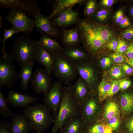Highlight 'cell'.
Segmentation results:
<instances>
[{
    "mask_svg": "<svg viewBox=\"0 0 133 133\" xmlns=\"http://www.w3.org/2000/svg\"><path fill=\"white\" fill-rule=\"evenodd\" d=\"M75 25L79 30L82 47L91 58L96 57L102 48L107 46L116 34L111 28L90 19H81Z\"/></svg>",
    "mask_w": 133,
    "mask_h": 133,
    "instance_id": "6da1fadb",
    "label": "cell"
},
{
    "mask_svg": "<svg viewBox=\"0 0 133 133\" xmlns=\"http://www.w3.org/2000/svg\"><path fill=\"white\" fill-rule=\"evenodd\" d=\"M73 86V85L69 83L63 87L62 101L52 129L53 133L57 132L70 120L80 117V105L74 96Z\"/></svg>",
    "mask_w": 133,
    "mask_h": 133,
    "instance_id": "7a4b0ae2",
    "label": "cell"
},
{
    "mask_svg": "<svg viewBox=\"0 0 133 133\" xmlns=\"http://www.w3.org/2000/svg\"><path fill=\"white\" fill-rule=\"evenodd\" d=\"M39 44L38 41L31 39L27 35L22 36L15 40L10 54L22 68L34 62Z\"/></svg>",
    "mask_w": 133,
    "mask_h": 133,
    "instance_id": "3957f363",
    "label": "cell"
},
{
    "mask_svg": "<svg viewBox=\"0 0 133 133\" xmlns=\"http://www.w3.org/2000/svg\"><path fill=\"white\" fill-rule=\"evenodd\" d=\"M22 111L30 120L33 130L37 133H42L54 123V118L44 104L28 105Z\"/></svg>",
    "mask_w": 133,
    "mask_h": 133,
    "instance_id": "277c9868",
    "label": "cell"
},
{
    "mask_svg": "<svg viewBox=\"0 0 133 133\" xmlns=\"http://www.w3.org/2000/svg\"><path fill=\"white\" fill-rule=\"evenodd\" d=\"M51 72L66 85L75 80L78 75L75 64L60 52L52 55Z\"/></svg>",
    "mask_w": 133,
    "mask_h": 133,
    "instance_id": "5b68a950",
    "label": "cell"
},
{
    "mask_svg": "<svg viewBox=\"0 0 133 133\" xmlns=\"http://www.w3.org/2000/svg\"><path fill=\"white\" fill-rule=\"evenodd\" d=\"M103 104L96 91H91L80 105V117L86 125L94 123L100 118Z\"/></svg>",
    "mask_w": 133,
    "mask_h": 133,
    "instance_id": "8992f818",
    "label": "cell"
},
{
    "mask_svg": "<svg viewBox=\"0 0 133 133\" xmlns=\"http://www.w3.org/2000/svg\"><path fill=\"white\" fill-rule=\"evenodd\" d=\"M14 59L10 53H8L0 58V88L4 86L11 88L19 78Z\"/></svg>",
    "mask_w": 133,
    "mask_h": 133,
    "instance_id": "52a82bcc",
    "label": "cell"
},
{
    "mask_svg": "<svg viewBox=\"0 0 133 133\" xmlns=\"http://www.w3.org/2000/svg\"><path fill=\"white\" fill-rule=\"evenodd\" d=\"M62 82L54 81L51 87L44 95V104L51 111L55 118L57 115L61 103L63 93Z\"/></svg>",
    "mask_w": 133,
    "mask_h": 133,
    "instance_id": "ba28073f",
    "label": "cell"
},
{
    "mask_svg": "<svg viewBox=\"0 0 133 133\" xmlns=\"http://www.w3.org/2000/svg\"><path fill=\"white\" fill-rule=\"evenodd\" d=\"M6 19L12 23L13 27L27 36L33 32L35 28L34 19L30 18L23 11L11 9L6 16Z\"/></svg>",
    "mask_w": 133,
    "mask_h": 133,
    "instance_id": "9c48e42d",
    "label": "cell"
},
{
    "mask_svg": "<svg viewBox=\"0 0 133 133\" xmlns=\"http://www.w3.org/2000/svg\"><path fill=\"white\" fill-rule=\"evenodd\" d=\"M50 74L45 68H38L35 69L30 81L36 94L45 95L50 89L52 84Z\"/></svg>",
    "mask_w": 133,
    "mask_h": 133,
    "instance_id": "30bf717a",
    "label": "cell"
},
{
    "mask_svg": "<svg viewBox=\"0 0 133 133\" xmlns=\"http://www.w3.org/2000/svg\"><path fill=\"white\" fill-rule=\"evenodd\" d=\"M75 64L78 74L85 81L91 91H95L98 81V74L96 65L90 61Z\"/></svg>",
    "mask_w": 133,
    "mask_h": 133,
    "instance_id": "8fae6325",
    "label": "cell"
},
{
    "mask_svg": "<svg viewBox=\"0 0 133 133\" xmlns=\"http://www.w3.org/2000/svg\"><path fill=\"white\" fill-rule=\"evenodd\" d=\"M0 6L4 9L23 11L33 16L41 13V9L36 0H0Z\"/></svg>",
    "mask_w": 133,
    "mask_h": 133,
    "instance_id": "7c38bea8",
    "label": "cell"
},
{
    "mask_svg": "<svg viewBox=\"0 0 133 133\" xmlns=\"http://www.w3.org/2000/svg\"><path fill=\"white\" fill-rule=\"evenodd\" d=\"M34 26L37 31L42 35H45L56 39H61L62 30L58 29L52 25L48 17L40 13L33 16Z\"/></svg>",
    "mask_w": 133,
    "mask_h": 133,
    "instance_id": "4fadbf2b",
    "label": "cell"
},
{
    "mask_svg": "<svg viewBox=\"0 0 133 133\" xmlns=\"http://www.w3.org/2000/svg\"><path fill=\"white\" fill-rule=\"evenodd\" d=\"M80 19L79 12L70 8L56 15L51 21V23L55 27L63 30L66 27L75 25Z\"/></svg>",
    "mask_w": 133,
    "mask_h": 133,
    "instance_id": "5bb4252c",
    "label": "cell"
},
{
    "mask_svg": "<svg viewBox=\"0 0 133 133\" xmlns=\"http://www.w3.org/2000/svg\"><path fill=\"white\" fill-rule=\"evenodd\" d=\"M7 99L9 103L13 106L22 108L26 107L30 104L37 101L39 98L11 89L8 95Z\"/></svg>",
    "mask_w": 133,
    "mask_h": 133,
    "instance_id": "9a60e30c",
    "label": "cell"
},
{
    "mask_svg": "<svg viewBox=\"0 0 133 133\" xmlns=\"http://www.w3.org/2000/svg\"><path fill=\"white\" fill-rule=\"evenodd\" d=\"M10 124L11 133H29L33 130L29 118L23 113L15 115Z\"/></svg>",
    "mask_w": 133,
    "mask_h": 133,
    "instance_id": "2e32d148",
    "label": "cell"
},
{
    "mask_svg": "<svg viewBox=\"0 0 133 133\" xmlns=\"http://www.w3.org/2000/svg\"><path fill=\"white\" fill-rule=\"evenodd\" d=\"M103 105L99 119L98 121L106 123L115 116L121 113L118 100L107 99Z\"/></svg>",
    "mask_w": 133,
    "mask_h": 133,
    "instance_id": "e0dca14e",
    "label": "cell"
},
{
    "mask_svg": "<svg viewBox=\"0 0 133 133\" xmlns=\"http://www.w3.org/2000/svg\"><path fill=\"white\" fill-rule=\"evenodd\" d=\"M60 52L75 63L89 61L91 58L80 45L71 47H64Z\"/></svg>",
    "mask_w": 133,
    "mask_h": 133,
    "instance_id": "ac0fdd59",
    "label": "cell"
},
{
    "mask_svg": "<svg viewBox=\"0 0 133 133\" xmlns=\"http://www.w3.org/2000/svg\"><path fill=\"white\" fill-rule=\"evenodd\" d=\"M87 0H55L52 2L51 13L48 17L50 20L62 12L72 8L76 4L80 6L84 4Z\"/></svg>",
    "mask_w": 133,
    "mask_h": 133,
    "instance_id": "d6986e66",
    "label": "cell"
},
{
    "mask_svg": "<svg viewBox=\"0 0 133 133\" xmlns=\"http://www.w3.org/2000/svg\"><path fill=\"white\" fill-rule=\"evenodd\" d=\"M61 42L65 47H71L80 45L81 43L79 30L77 27L62 30Z\"/></svg>",
    "mask_w": 133,
    "mask_h": 133,
    "instance_id": "ffe728a7",
    "label": "cell"
},
{
    "mask_svg": "<svg viewBox=\"0 0 133 133\" xmlns=\"http://www.w3.org/2000/svg\"><path fill=\"white\" fill-rule=\"evenodd\" d=\"M118 100L122 117L133 113V91H128L123 93Z\"/></svg>",
    "mask_w": 133,
    "mask_h": 133,
    "instance_id": "44dd1931",
    "label": "cell"
},
{
    "mask_svg": "<svg viewBox=\"0 0 133 133\" xmlns=\"http://www.w3.org/2000/svg\"><path fill=\"white\" fill-rule=\"evenodd\" d=\"M91 91L86 82L79 76L73 85V92L75 99L80 105L87 97Z\"/></svg>",
    "mask_w": 133,
    "mask_h": 133,
    "instance_id": "7402d4cb",
    "label": "cell"
},
{
    "mask_svg": "<svg viewBox=\"0 0 133 133\" xmlns=\"http://www.w3.org/2000/svg\"><path fill=\"white\" fill-rule=\"evenodd\" d=\"M86 125L80 117L73 119L65 124L61 133H85Z\"/></svg>",
    "mask_w": 133,
    "mask_h": 133,
    "instance_id": "603a6c76",
    "label": "cell"
},
{
    "mask_svg": "<svg viewBox=\"0 0 133 133\" xmlns=\"http://www.w3.org/2000/svg\"><path fill=\"white\" fill-rule=\"evenodd\" d=\"M38 41L42 48L51 55L61 52L63 48L56 40L46 35H42Z\"/></svg>",
    "mask_w": 133,
    "mask_h": 133,
    "instance_id": "cb8c5ba5",
    "label": "cell"
},
{
    "mask_svg": "<svg viewBox=\"0 0 133 133\" xmlns=\"http://www.w3.org/2000/svg\"><path fill=\"white\" fill-rule=\"evenodd\" d=\"M35 60L38 63L43 65L49 73H51L53 63L52 55L44 50L39 44Z\"/></svg>",
    "mask_w": 133,
    "mask_h": 133,
    "instance_id": "d4e9b609",
    "label": "cell"
},
{
    "mask_svg": "<svg viewBox=\"0 0 133 133\" xmlns=\"http://www.w3.org/2000/svg\"><path fill=\"white\" fill-rule=\"evenodd\" d=\"M34 65V62L30 63L21 68L19 72V78L21 81L20 87L21 90L26 91L28 89V85L32 76Z\"/></svg>",
    "mask_w": 133,
    "mask_h": 133,
    "instance_id": "484cf974",
    "label": "cell"
},
{
    "mask_svg": "<svg viewBox=\"0 0 133 133\" xmlns=\"http://www.w3.org/2000/svg\"><path fill=\"white\" fill-rule=\"evenodd\" d=\"M112 130L107 125L98 121L86 125L85 133H112Z\"/></svg>",
    "mask_w": 133,
    "mask_h": 133,
    "instance_id": "4316f807",
    "label": "cell"
},
{
    "mask_svg": "<svg viewBox=\"0 0 133 133\" xmlns=\"http://www.w3.org/2000/svg\"><path fill=\"white\" fill-rule=\"evenodd\" d=\"M111 13L107 9H98L91 18V19L95 22L103 25L109 18Z\"/></svg>",
    "mask_w": 133,
    "mask_h": 133,
    "instance_id": "83f0119b",
    "label": "cell"
},
{
    "mask_svg": "<svg viewBox=\"0 0 133 133\" xmlns=\"http://www.w3.org/2000/svg\"><path fill=\"white\" fill-rule=\"evenodd\" d=\"M111 86V83L104 79H103L98 84L95 91L101 102H103L106 100V95L110 90Z\"/></svg>",
    "mask_w": 133,
    "mask_h": 133,
    "instance_id": "f1b7e54d",
    "label": "cell"
},
{
    "mask_svg": "<svg viewBox=\"0 0 133 133\" xmlns=\"http://www.w3.org/2000/svg\"><path fill=\"white\" fill-rule=\"evenodd\" d=\"M83 8L84 18L91 19L98 9V4L96 0H87Z\"/></svg>",
    "mask_w": 133,
    "mask_h": 133,
    "instance_id": "f546056e",
    "label": "cell"
},
{
    "mask_svg": "<svg viewBox=\"0 0 133 133\" xmlns=\"http://www.w3.org/2000/svg\"><path fill=\"white\" fill-rule=\"evenodd\" d=\"M1 88H0V113L4 117H12L15 114L8 109L7 106V98L1 92Z\"/></svg>",
    "mask_w": 133,
    "mask_h": 133,
    "instance_id": "4dcf8cb0",
    "label": "cell"
},
{
    "mask_svg": "<svg viewBox=\"0 0 133 133\" xmlns=\"http://www.w3.org/2000/svg\"><path fill=\"white\" fill-rule=\"evenodd\" d=\"M4 34L3 39H1L0 41L2 43V48L1 50L2 55H6L7 54L5 50V43L6 40L9 38H12V36L15 34L21 32L19 29L13 27L10 29H3Z\"/></svg>",
    "mask_w": 133,
    "mask_h": 133,
    "instance_id": "1f68e13d",
    "label": "cell"
},
{
    "mask_svg": "<svg viewBox=\"0 0 133 133\" xmlns=\"http://www.w3.org/2000/svg\"><path fill=\"white\" fill-rule=\"evenodd\" d=\"M122 124L126 133H133V113L122 117Z\"/></svg>",
    "mask_w": 133,
    "mask_h": 133,
    "instance_id": "d6a6232c",
    "label": "cell"
},
{
    "mask_svg": "<svg viewBox=\"0 0 133 133\" xmlns=\"http://www.w3.org/2000/svg\"><path fill=\"white\" fill-rule=\"evenodd\" d=\"M122 117L121 113L113 117L105 123L112 130H116L121 125Z\"/></svg>",
    "mask_w": 133,
    "mask_h": 133,
    "instance_id": "836d02e7",
    "label": "cell"
},
{
    "mask_svg": "<svg viewBox=\"0 0 133 133\" xmlns=\"http://www.w3.org/2000/svg\"><path fill=\"white\" fill-rule=\"evenodd\" d=\"M119 83L118 81L114 80L111 83V88L106 96V100L116 93L120 90Z\"/></svg>",
    "mask_w": 133,
    "mask_h": 133,
    "instance_id": "e575fe53",
    "label": "cell"
},
{
    "mask_svg": "<svg viewBox=\"0 0 133 133\" xmlns=\"http://www.w3.org/2000/svg\"><path fill=\"white\" fill-rule=\"evenodd\" d=\"M109 73L111 76L115 79L120 78L122 75V72L120 67L116 66L111 68L109 70Z\"/></svg>",
    "mask_w": 133,
    "mask_h": 133,
    "instance_id": "d590c367",
    "label": "cell"
},
{
    "mask_svg": "<svg viewBox=\"0 0 133 133\" xmlns=\"http://www.w3.org/2000/svg\"><path fill=\"white\" fill-rule=\"evenodd\" d=\"M10 124L7 121H3L0 122V133H11Z\"/></svg>",
    "mask_w": 133,
    "mask_h": 133,
    "instance_id": "8d00e7d4",
    "label": "cell"
},
{
    "mask_svg": "<svg viewBox=\"0 0 133 133\" xmlns=\"http://www.w3.org/2000/svg\"><path fill=\"white\" fill-rule=\"evenodd\" d=\"M128 47L125 41L121 39H119L118 40V44L116 51L120 53H123L126 51Z\"/></svg>",
    "mask_w": 133,
    "mask_h": 133,
    "instance_id": "74e56055",
    "label": "cell"
},
{
    "mask_svg": "<svg viewBox=\"0 0 133 133\" xmlns=\"http://www.w3.org/2000/svg\"><path fill=\"white\" fill-rule=\"evenodd\" d=\"M118 44V40L116 38H114L111 40L107 43V47L110 50L116 51Z\"/></svg>",
    "mask_w": 133,
    "mask_h": 133,
    "instance_id": "f35d334b",
    "label": "cell"
},
{
    "mask_svg": "<svg viewBox=\"0 0 133 133\" xmlns=\"http://www.w3.org/2000/svg\"><path fill=\"white\" fill-rule=\"evenodd\" d=\"M110 57L115 63H120L124 60V58L122 55L116 53H113L110 54Z\"/></svg>",
    "mask_w": 133,
    "mask_h": 133,
    "instance_id": "ab89813d",
    "label": "cell"
},
{
    "mask_svg": "<svg viewBox=\"0 0 133 133\" xmlns=\"http://www.w3.org/2000/svg\"><path fill=\"white\" fill-rule=\"evenodd\" d=\"M100 63L101 67L103 69H105L111 65L112 61L109 57H105L100 60Z\"/></svg>",
    "mask_w": 133,
    "mask_h": 133,
    "instance_id": "60d3db41",
    "label": "cell"
},
{
    "mask_svg": "<svg viewBox=\"0 0 133 133\" xmlns=\"http://www.w3.org/2000/svg\"><path fill=\"white\" fill-rule=\"evenodd\" d=\"M131 81L128 80H122L119 83L120 89L123 90L127 89L131 86Z\"/></svg>",
    "mask_w": 133,
    "mask_h": 133,
    "instance_id": "b9f144b4",
    "label": "cell"
},
{
    "mask_svg": "<svg viewBox=\"0 0 133 133\" xmlns=\"http://www.w3.org/2000/svg\"><path fill=\"white\" fill-rule=\"evenodd\" d=\"M123 12L122 9H119L116 13L114 16V19L116 22L119 24L123 17Z\"/></svg>",
    "mask_w": 133,
    "mask_h": 133,
    "instance_id": "7bdbcfd3",
    "label": "cell"
},
{
    "mask_svg": "<svg viewBox=\"0 0 133 133\" xmlns=\"http://www.w3.org/2000/svg\"><path fill=\"white\" fill-rule=\"evenodd\" d=\"M116 0H102L99 2L100 7H108L111 6L115 2Z\"/></svg>",
    "mask_w": 133,
    "mask_h": 133,
    "instance_id": "ee69618b",
    "label": "cell"
},
{
    "mask_svg": "<svg viewBox=\"0 0 133 133\" xmlns=\"http://www.w3.org/2000/svg\"><path fill=\"white\" fill-rule=\"evenodd\" d=\"M123 36L126 39H129L133 37V28L126 30L123 33Z\"/></svg>",
    "mask_w": 133,
    "mask_h": 133,
    "instance_id": "f6af8a7d",
    "label": "cell"
},
{
    "mask_svg": "<svg viewBox=\"0 0 133 133\" xmlns=\"http://www.w3.org/2000/svg\"><path fill=\"white\" fill-rule=\"evenodd\" d=\"M119 24L120 27L124 28L129 26L130 25V23L128 19L124 17Z\"/></svg>",
    "mask_w": 133,
    "mask_h": 133,
    "instance_id": "bcb514c9",
    "label": "cell"
},
{
    "mask_svg": "<svg viewBox=\"0 0 133 133\" xmlns=\"http://www.w3.org/2000/svg\"><path fill=\"white\" fill-rule=\"evenodd\" d=\"M127 56L130 58H133V43H131L128 47L126 51Z\"/></svg>",
    "mask_w": 133,
    "mask_h": 133,
    "instance_id": "7dc6e473",
    "label": "cell"
},
{
    "mask_svg": "<svg viewBox=\"0 0 133 133\" xmlns=\"http://www.w3.org/2000/svg\"><path fill=\"white\" fill-rule=\"evenodd\" d=\"M122 68L125 72L127 74H130L133 72V68L128 65H124L123 66Z\"/></svg>",
    "mask_w": 133,
    "mask_h": 133,
    "instance_id": "c3c4849f",
    "label": "cell"
},
{
    "mask_svg": "<svg viewBox=\"0 0 133 133\" xmlns=\"http://www.w3.org/2000/svg\"><path fill=\"white\" fill-rule=\"evenodd\" d=\"M127 62L133 68V58L126 59Z\"/></svg>",
    "mask_w": 133,
    "mask_h": 133,
    "instance_id": "681fc988",
    "label": "cell"
},
{
    "mask_svg": "<svg viewBox=\"0 0 133 133\" xmlns=\"http://www.w3.org/2000/svg\"><path fill=\"white\" fill-rule=\"evenodd\" d=\"M2 17L0 16V27H1L2 25H1V24L2 23Z\"/></svg>",
    "mask_w": 133,
    "mask_h": 133,
    "instance_id": "f907efd6",
    "label": "cell"
},
{
    "mask_svg": "<svg viewBox=\"0 0 133 133\" xmlns=\"http://www.w3.org/2000/svg\"><path fill=\"white\" fill-rule=\"evenodd\" d=\"M130 13L132 16L133 17V7H132L131 9Z\"/></svg>",
    "mask_w": 133,
    "mask_h": 133,
    "instance_id": "816d5d0a",
    "label": "cell"
},
{
    "mask_svg": "<svg viewBox=\"0 0 133 133\" xmlns=\"http://www.w3.org/2000/svg\"></svg>",
    "mask_w": 133,
    "mask_h": 133,
    "instance_id": "f5cc1de1",
    "label": "cell"
}]
</instances>
